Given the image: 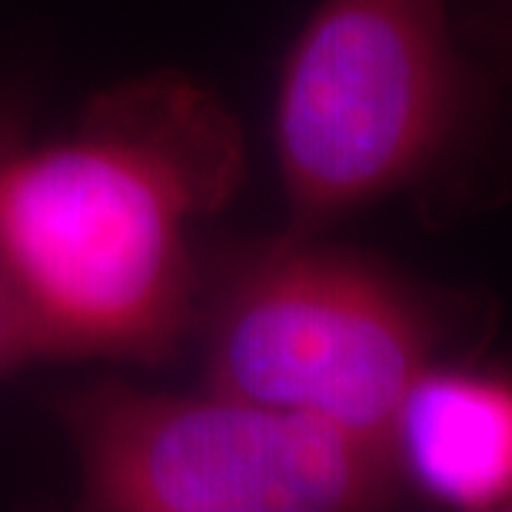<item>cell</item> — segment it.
<instances>
[{
    "mask_svg": "<svg viewBox=\"0 0 512 512\" xmlns=\"http://www.w3.org/2000/svg\"><path fill=\"white\" fill-rule=\"evenodd\" d=\"M24 137H27V100L17 90H0V157ZM37 360L40 356L34 336L27 330L14 286H10L4 263H0V380Z\"/></svg>",
    "mask_w": 512,
    "mask_h": 512,
    "instance_id": "cell-6",
    "label": "cell"
},
{
    "mask_svg": "<svg viewBox=\"0 0 512 512\" xmlns=\"http://www.w3.org/2000/svg\"><path fill=\"white\" fill-rule=\"evenodd\" d=\"M193 336L207 389L386 443L443 343L436 306L403 273L286 230L203 276Z\"/></svg>",
    "mask_w": 512,
    "mask_h": 512,
    "instance_id": "cell-2",
    "label": "cell"
},
{
    "mask_svg": "<svg viewBox=\"0 0 512 512\" xmlns=\"http://www.w3.org/2000/svg\"><path fill=\"white\" fill-rule=\"evenodd\" d=\"M389 449L409 496L459 512H509L512 373L429 363L396 409Z\"/></svg>",
    "mask_w": 512,
    "mask_h": 512,
    "instance_id": "cell-5",
    "label": "cell"
},
{
    "mask_svg": "<svg viewBox=\"0 0 512 512\" xmlns=\"http://www.w3.org/2000/svg\"><path fill=\"white\" fill-rule=\"evenodd\" d=\"M509 512H512V506H509Z\"/></svg>",
    "mask_w": 512,
    "mask_h": 512,
    "instance_id": "cell-7",
    "label": "cell"
},
{
    "mask_svg": "<svg viewBox=\"0 0 512 512\" xmlns=\"http://www.w3.org/2000/svg\"><path fill=\"white\" fill-rule=\"evenodd\" d=\"M466 107L446 0H320L276 84L286 233L316 237L426 180Z\"/></svg>",
    "mask_w": 512,
    "mask_h": 512,
    "instance_id": "cell-3",
    "label": "cell"
},
{
    "mask_svg": "<svg viewBox=\"0 0 512 512\" xmlns=\"http://www.w3.org/2000/svg\"><path fill=\"white\" fill-rule=\"evenodd\" d=\"M94 512H360L409 496L386 439L217 393L124 380L54 403Z\"/></svg>",
    "mask_w": 512,
    "mask_h": 512,
    "instance_id": "cell-4",
    "label": "cell"
},
{
    "mask_svg": "<svg viewBox=\"0 0 512 512\" xmlns=\"http://www.w3.org/2000/svg\"><path fill=\"white\" fill-rule=\"evenodd\" d=\"M247 177L217 94L147 74L97 94L77 127L0 157V263L40 360L173 363L197 326L193 233Z\"/></svg>",
    "mask_w": 512,
    "mask_h": 512,
    "instance_id": "cell-1",
    "label": "cell"
}]
</instances>
